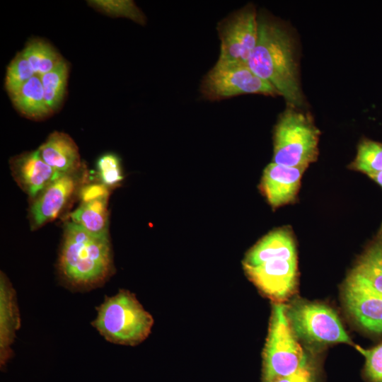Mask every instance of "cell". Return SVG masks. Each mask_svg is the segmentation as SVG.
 Wrapping results in <instances>:
<instances>
[{
    "label": "cell",
    "instance_id": "obj_28",
    "mask_svg": "<svg viewBox=\"0 0 382 382\" xmlns=\"http://www.w3.org/2000/svg\"><path fill=\"white\" fill-rule=\"evenodd\" d=\"M270 382H315V375L312 367L307 362L296 372Z\"/></svg>",
    "mask_w": 382,
    "mask_h": 382
},
{
    "label": "cell",
    "instance_id": "obj_17",
    "mask_svg": "<svg viewBox=\"0 0 382 382\" xmlns=\"http://www.w3.org/2000/svg\"><path fill=\"white\" fill-rule=\"evenodd\" d=\"M293 250L296 247L292 231L279 228L265 235L248 251L243 265H254L269 257Z\"/></svg>",
    "mask_w": 382,
    "mask_h": 382
},
{
    "label": "cell",
    "instance_id": "obj_2",
    "mask_svg": "<svg viewBox=\"0 0 382 382\" xmlns=\"http://www.w3.org/2000/svg\"><path fill=\"white\" fill-rule=\"evenodd\" d=\"M247 65L289 105H302L294 39L280 22L265 15L258 17L257 40Z\"/></svg>",
    "mask_w": 382,
    "mask_h": 382
},
{
    "label": "cell",
    "instance_id": "obj_27",
    "mask_svg": "<svg viewBox=\"0 0 382 382\" xmlns=\"http://www.w3.org/2000/svg\"><path fill=\"white\" fill-rule=\"evenodd\" d=\"M110 189L100 182L86 183L81 189L79 197L81 202H86L96 199L109 197Z\"/></svg>",
    "mask_w": 382,
    "mask_h": 382
},
{
    "label": "cell",
    "instance_id": "obj_22",
    "mask_svg": "<svg viewBox=\"0 0 382 382\" xmlns=\"http://www.w3.org/2000/svg\"><path fill=\"white\" fill-rule=\"evenodd\" d=\"M351 170L367 175L369 178L382 170V143L369 139H362L354 159L349 166Z\"/></svg>",
    "mask_w": 382,
    "mask_h": 382
},
{
    "label": "cell",
    "instance_id": "obj_7",
    "mask_svg": "<svg viewBox=\"0 0 382 382\" xmlns=\"http://www.w3.org/2000/svg\"><path fill=\"white\" fill-rule=\"evenodd\" d=\"M286 316L295 335L308 342L351 343L337 313L329 306L297 301L286 306Z\"/></svg>",
    "mask_w": 382,
    "mask_h": 382
},
{
    "label": "cell",
    "instance_id": "obj_5",
    "mask_svg": "<svg viewBox=\"0 0 382 382\" xmlns=\"http://www.w3.org/2000/svg\"><path fill=\"white\" fill-rule=\"evenodd\" d=\"M307 363L286 316V306H272L269 332L263 354V382L289 376Z\"/></svg>",
    "mask_w": 382,
    "mask_h": 382
},
{
    "label": "cell",
    "instance_id": "obj_6",
    "mask_svg": "<svg viewBox=\"0 0 382 382\" xmlns=\"http://www.w3.org/2000/svg\"><path fill=\"white\" fill-rule=\"evenodd\" d=\"M200 92L204 98L212 101L245 94L279 95L272 86L257 76L247 64L219 61L204 76Z\"/></svg>",
    "mask_w": 382,
    "mask_h": 382
},
{
    "label": "cell",
    "instance_id": "obj_16",
    "mask_svg": "<svg viewBox=\"0 0 382 382\" xmlns=\"http://www.w3.org/2000/svg\"><path fill=\"white\" fill-rule=\"evenodd\" d=\"M347 277L382 295V226Z\"/></svg>",
    "mask_w": 382,
    "mask_h": 382
},
{
    "label": "cell",
    "instance_id": "obj_8",
    "mask_svg": "<svg viewBox=\"0 0 382 382\" xmlns=\"http://www.w3.org/2000/svg\"><path fill=\"white\" fill-rule=\"evenodd\" d=\"M221 42L219 62L247 64L257 40L258 16L248 4L222 19L217 25Z\"/></svg>",
    "mask_w": 382,
    "mask_h": 382
},
{
    "label": "cell",
    "instance_id": "obj_29",
    "mask_svg": "<svg viewBox=\"0 0 382 382\" xmlns=\"http://www.w3.org/2000/svg\"><path fill=\"white\" fill-rule=\"evenodd\" d=\"M370 178L375 181L382 188V170L377 174L371 176Z\"/></svg>",
    "mask_w": 382,
    "mask_h": 382
},
{
    "label": "cell",
    "instance_id": "obj_14",
    "mask_svg": "<svg viewBox=\"0 0 382 382\" xmlns=\"http://www.w3.org/2000/svg\"><path fill=\"white\" fill-rule=\"evenodd\" d=\"M21 328L16 294L6 275L0 273V364L4 366L13 352L11 345Z\"/></svg>",
    "mask_w": 382,
    "mask_h": 382
},
{
    "label": "cell",
    "instance_id": "obj_15",
    "mask_svg": "<svg viewBox=\"0 0 382 382\" xmlns=\"http://www.w3.org/2000/svg\"><path fill=\"white\" fill-rule=\"evenodd\" d=\"M37 150L44 161L60 174L74 173L83 166L76 144L66 133L53 132Z\"/></svg>",
    "mask_w": 382,
    "mask_h": 382
},
{
    "label": "cell",
    "instance_id": "obj_1",
    "mask_svg": "<svg viewBox=\"0 0 382 382\" xmlns=\"http://www.w3.org/2000/svg\"><path fill=\"white\" fill-rule=\"evenodd\" d=\"M57 270L73 291L103 286L115 272L110 235L91 233L72 221L64 224Z\"/></svg>",
    "mask_w": 382,
    "mask_h": 382
},
{
    "label": "cell",
    "instance_id": "obj_9",
    "mask_svg": "<svg viewBox=\"0 0 382 382\" xmlns=\"http://www.w3.org/2000/svg\"><path fill=\"white\" fill-rule=\"evenodd\" d=\"M88 174L84 166L78 171L61 174L31 200L28 215L31 230L59 217L88 183Z\"/></svg>",
    "mask_w": 382,
    "mask_h": 382
},
{
    "label": "cell",
    "instance_id": "obj_25",
    "mask_svg": "<svg viewBox=\"0 0 382 382\" xmlns=\"http://www.w3.org/2000/svg\"><path fill=\"white\" fill-rule=\"evenodd\" d=\"M99 182L111 189L123 180L120 161L117 156L109 153L101 156L96 164Z\"/></svg>",
    "mask_w": 382,
    "mask_h": 382
},
{
    "label": "cell",
    "instance_id": "obj_10",
    "mask_svg": "<svg viewBox=\"0 0 382 382\" xmlns=\"http://www.w3.org/2000/svg\"><path fill=\"white\" fill-rule=\"evenodd\" d=\"M243 268L254 284L275 302L282 303L296 288V250L271 256L258 264L243 265Z\"/></svg>",
    "mask_w": 382,
    "mask_h": 382
},
{
    "label": "cell",
    "instance_id": "obj_3",
    "mask_svg": "<svg viewBox=\"0 0 382 382\" xmlns=\"http://www.w3.org/2000/svg\"><path fill=\"white\" fill-rule=\"evenodd\" d=\"M97 315L92 326L110 343L135 346L144 341L154 325L151 315L136 298L134 294L120 289L105 296L96 307Z\"/></svg>",
    "mask_w": 382,
    "mask_h": 382
},
{
    "label": "cell",
    "instance_id": "obj_24",
    "mask_svg": "<svg viewBox=\"0 0 382 382\" xmlns=\"http://www.w3.org/2000/svg\"><path fill=\"white\" fill-rule=\"evenodd\" d=\"M88 4L110 16L125 17L139 24H145V16L132 1L93 0L89 1Z\"/></svg>",
    "mask_w": 382,
    "mask_h": 382
},
{
    "label": "cell",
    "instance_id": "obj_21",
    "mask_svg": "<svg viewBox=\"0 0 382 382\" xmlns=\"http://www.w3.org/2000/svg\"><path fill=\"white\" fill-rule=\"evenodd\" d=\"M69 65L63 59L54 69L40 76L45 101L53 112L61 105L66 92Z\"/></svg>",
    "mask_w": 382,
    "mask_h": 382
},
{
    "label": "cell",
    "instance_id": "obj_13",
    "mask_svg": "<svg viewBox=\"0 0 382 382\" xmlns=\"http://www.w3.org/2000/svg\"><path fill=\"white\" fill-rule=\"evenodd\" d=\"M306 168L270 163L265 168L260 190L272 208L296 201Z\"/></svg>",
    "mask_w": 382,
    "mask_h": 382
},
{
    "label": "cell",
    "instance_id": "obj_12",
    "mask_svg": "<svg viewBox=\"0 0 382 382\" xmlns=\"http://www.w3.org/2000/svg\"><path fill=\"white\" fill-rule=\"evenodd\" d=\"M9 166L13 180L30 201L61 175L44 161L37 149L12 157Z\"/></svg>",
    "mask_w": 382,
    "mask_h": 382
},
{
    "label": "cell",
    "instance_id": "obj_11",
    "mask_svg": "<svg viewBox=\"0 0 382 382\" xmlns=\"http://www.w3.org/2000/svg\"><path fill=\"white\" fill-rule=\"evenodd\" d=\"M343 299L349 313L362 329L382 335V295L347 277L343 286Z\"/></svg>",
    "mask_w": 382,
    "mask_h": 382
},
{
    "label": "cell",
    "instance_id": "obj_26",
    "mask_svg": "<svg viewBox=\"0 0 382 382\" xmlns=\"http://www.w3.org/2000/svg\"><path fill=\"white\" fill-rule=\"evenodd\" d=\"M365 357V374L371 382H382V344L371 349L357 347Z\"/></svg>",
    "mask_w": 382,
    "mask_h": 382
},
{
    "label": "cell",
    "instance_id": "obj_19",
    "mask_svg": "<svg viewBox=\"0 0 382 382\" xmlns=\"http://www.w3.org/2000/svg\"><path fill=\"white\" fill-rule=\"evenodd\" d=\"M108 198L81 202L78 208L70 214L71 221L91 233L109 234Z\"/></svg>",
    "mask_w": 382,
    "mask_h": 382
},
{
    "label": "cell",
    "instance_id": "obj_23",
    "mask_svg": "<svg viewBox=\"0 0 382 382\" xmlns=\"http://www.w3.org/2000/svg\"><path fill=\"white\" fill-rule=\"evenodd\" d=\"M35 75L22 52L18 53L8 64L6 74L5 87L10 96Z\"/></svg>",
    "mask_w": 382,
    "mask_h": 382
},
{
    "label": "cell",
    "instance_id": "obj_18",
    "mask_svg": "<svg viewBox=\"0 0 382 382\" xmlns=\"http://www.w3.org/2000/svg\"><path fill=\"white\" fill-rule=\"evenodd\" d=\"M11 98L14 107L25 117L39 120L49 116L52 112L45 101L38 75L31 78Z\"/></svg>",
    "mask_w": 382,
    "mask_h": 382
},
{
    "label": "cell",
    "instance_id": "obj_4",
    "mask_svg": "<svg viewBox=\"0 0 382 382\" xmlns=\"http://www.w3.org/2000/svg\"><path fill=\"white\" fill-rule=\"evenodd\" d=\"M289 105L274 130L272 162L307 168L317 160L320 131L311 117Z\"/></svg>",
    "mask_w": 382,
    "mask_h": 382
},
{
    "label": "cell",
    "instance_id": "obj_20",
    "mask_svg": "<svg viewBox=\"0 0 382 382\" xmlns=\"http://www.w3.org/2000/svg\"><path fill=\"white\" fill-rule=\"evenodd\" d=\"M21 52L38 76L52 71L64 59L50 43L40 39L28 42Z\"/></svg>",
    "mask_w": 382,
    "mask_h": 382
}]
</instances>
